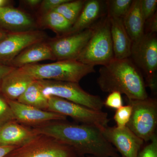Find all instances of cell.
Returning a JSON list of instances; mask_svg holds the SVG:
<instances>
[{
  "mask_svg": "<svg viewBox=\"0 0 157 157\" xmlns=\"http://www.w3.org/2000/svg\"><path fill=\"white\" fill-rule=\"evenodd\" d=\"M33 128L37 134L49 136L70 147L78 157H120L104 137L102 130L94 126L59 121Z\"/></svg>",
  "mask_w": 157,
  "mask_h": 157,
  "instance_id": "obj_1",
  "label": "cell"
},
{
  "mask_svg": "<svg viewBox=\"0 0 157 157\" xmlns=\"http://www.w3.org/2000/svg\"><path fill=\"white\" fill-rule=\"evenodd\" d=\"M97 83L102 91H118L125 95L128 100H143L148 98L141 71L130 58H114L101 66Z\"/></svg>",
  "mask_w": 157,
  "mask_h": 157,
  "instance_id": "obj_2",
  "label": "cell"
},
{
  "mask_svg": "<svg viewBox=\"0 0 157 157\" xmlns=\"http://www.w3.org/2000/svg\"><path fill=\"white\" fill-rule=\"evenodd\" d=\"M20 68L34 80H49L78 83L85 76L95 72L94 67L75 59L34 64Z\"/></svg>",
  "mask_w": 157,
  "mask_h": 157,
  "instance_id": "obj_3",
  "label": "cell"
},
{
  "mask_svg": "<svg viewBox=\"0 0 157 157\" xmlns=\"http://www.w3.org/2000/svg\"><path fill=\"white\" fill-rule=\"evenodd\" d=\"M114 58L109 17L107 15L94 26V32L76 60L95 67L108 63Z\"/></svg>",
  "mask_w": 157,
  "mask_h": 157,
  "instance_id": "obj_4",
  "label": "cell"
},
{
  "mask_svg": "<svg viewBox=\"0 0 157 157\" xmlns=\"http://www.w3.org/2000/svg\"><path fill=\"white\" fill-rule=\"evenodd\" d=\"M43 95L48 99L58 97L96 110H102L104 101L99 96L91 94L82 88L78 83L49 80H37Z\"/></svg>",
  "mask_w": 157,
  "mask_h": 157,
  "instance_id": "obj_5",
  "label": "cell"
},
{
  "mask_svg": "<svg viewBox=\"0 0 157 157\" xmlns=\"http://www.w3.org/2000/svg\"><path fill=\"white\" fill-rule=\"evenodd\" d=\"M130 58L145 75L146 85L152 91L157 89V34L144 33L132 42Z\"/></svg>",
  "mask_w": 157,
  "mask_h": 157,
  "instance_id": "obj_6",
  "label": "cell"
},
{
  "mask_svg": "<svg viewBox=\"0 0 157 157\" xmlns=\"http://www.w3.org/2000/svg\"><path fill=\"white\" fill-rule=\"evenodd\" d=\"M132 107L130 120L126 126L145 142L155 135L157 125V101L147 98L143 100H128Z\"/></svg>",
  "mask_w": 157,
  "mask_h": 157,
  "instance_id": "obj_7",
  "label": "cell"
},
{
  "mask_svg": "<svg viewBox=\"0 0 157 157\" xmlns=\"http://www.w3.org/2000/svg\"><path fill=\"white\" fill-rule=\"evenodd\" d=\"M48 111L70 117L81 124L98 127L102 130L109 122L107 113L96 110L58 97L48 99Z\"/></svg>",
  "mask_w": 157,
  "mask_h": 157,
  "instance_id": "obj_8",
  "label": "cell"
},
{
  "mask_svg": "<svg viewBox=\"0 0 157 157\" xmlns=\"http://www.w3.org/2000/svg\"><path fill=\"white\" fill-rule=\"evenodd\" d=\"M6 157H78L75 152L52 137L39 134Z\"/></svg>",
  "mask_w": 157,
  "mask_h": 157,
  "instance_id": "obj_9",
  "label": "cell"
},
{
  "mask_svg": "<svg viewBox=\"0 0 157 157\" xmlns=\"http://www.w3.org/2000/svg\"><path fill=\"white\" fill-rule=\"evenodd\" d=\"M46 38L45 33L37 29L9 33L0 42V63L9 65L23 51Z\"/></svg>",
  "mask_w": 157,
  "mask_h": 157,
  "instance_id": "obj_10",
  "label": "cell"
},
{
  "mask_svg": "<svg viewBox=\"0 0 157 157\" xmlns=\"http://www.w3.org/2000/svg\"><path fill=\"white\" fill-rule=\"evenodd\" d=\"M94 32V26L74 33L54 38L48 43L57 61L76 60L87 44Z\"/></svg>",
  "mask_w": 157,
  "mask_h": 157,
  "instance_id": "obj_11",
  "label": "cell"
},
{
  "mask_svg": "<svg viewBox=\"0 0 157 157\" xmlns=\"http://www.w3.org/2000/svg\"><path fill=\"white\" fill-rule=\"evenodd\" d=\"M106 140L111 144L121 157H137L144 140L135 135L128 127L107 126L102 130Z\"/></svg>",
  "mask_w": 157,
  "mask_h": 157,
  "instance_id": "obj_12",
  "label": "cell"
},
{
  "mask_svg": "<svg viewBox=\"0 0 157 157\" xmlns=\"http://www.w3.org/2000/svg\"><path fill=\"white\" fill-rule=\"evenodd\" d=\"M7 101L15 121L27 126L34 128L51 122L67 120V117L56 113L35 108L16 101Z\"/></svg>",
  "mask_w": 157,
  "mask_h": 157,
  "instance_id": "obj_13",
  "label": "cell"
},
{
  "mask_svg": "<svg viewBox=\"0 0 157 157\" xmlns=\"http://www.w3.org/2000/svg\"><path fill=\"white\" fill-rule=\"evenodd\" d=\"M38 23L30 14L10 6L0 8V28L9 33L37 29Z\"/></svg>",
  "mask_w": 157,
  "mask_h": 157,
  "instance_id": "obj_14",
  "label": "cell"
},
{
  "mask_svg": "<svg viewBox=\"0 0 157 157\" xmlns=\"http://www.w3.org/2000/svg\"><path fill=\"white\" fill-rule=\"evenodd\" d=\"M38 135L33 128L12 121L0 127V146L19 147Z\"/></svg>",
  "mask_w": 157,
  "mask_h": 157,
  "instance_id": "obj_15",
  "label": "cell"
},
{
  "mask_svg": "<svg viewBox=\"0 0 157 157\" xmlns=\"http://www.w3.org/2000/svg\"><path fill=\"white\" fill-rule=\"evenodd\" d=\"M34 80L20 68H14L3 78L0 93L7 100L17 101Z\"/></svg>",
  "mask_w": 157,
  "mask_h": 157,
  "instance_id": "obj_16",
  "label": "cell"
},
{
  "mask_svg": "<svg viewBox=\"0 0 157 157\" xmlns=\"http://www.w3.org/2000/svg\"><path fill=\"white\" fill-rule=\"evenodd\" d=\"M109 17L114 59L129 58L131 55L132 41L125 28L123 18Z\"/></svg>",
  "mask_w": 157,
  "mask_h": 157,
  "instance_id": "obj_17",
  "label": "cell"
},
{
  "mask_svg": "<svg viewBox=\"0 0 157 157\" xmlns=\"http://www.w3.org/2000/svg\"><path fill=\"white\" fill-rule=\"evenodd\" d=\"M46 60H56L48 42L43 41L26 48L14 57L8 65L19 68Z\"/></svg>",
  "mask_w": 157,
  "mask_h": 157,
  "instance_id": "obj_18",
  "label": "cell"
},
{
  "mask_svg": "<svg viewBox=\"0 0 157 157\" xmlns=\"http://www.w3.org/2000/svg\"><path fill=\"white\" fill-rule=\"evenodd\" d=\"M105 5L106 2L99 0L86 1L79 16L68 34L78 33L92 28L96 21L103 15Z\"/></svg>",
  "mask_w": 157,
  "mask_h": 157,
  "instance_id": "obj_19",
  "label": "cell"
},
{
  "mask_svg": "<svg viewBox=\"0 0 157 157\" xmlns=\"http://www.w3.org/2000/svg\"><path fill=\"white\" fill-rule=\"evenodd\" d=\"M140 0H135L125 16L123 18L124 25L132 42L140 39L144 34L145 21L140 8Z\"/></svg>",
  "mask_w": 157,
  "mask_h": 157,
  "instance_id": "obj_20",
  "label": "cell"
},
{
  "mask_svg": "<svg viewBox=\"0 0 157 157\" xmlns=\"http://www.w3.org/2000/svg\"><path fill=\"white\" fill-rule=\"evenodd\" d=\"M38 23L42 27L50 29L59 36L69 33L73 25L63 15L55 11L42 14Z\"/></svg>",
  "mask_w": 157,
  "mask_h": 157,
  "instance_id": "obj_21",
  "label": "cell"
},
{
  "mask_svg": "<svg viewBox=\"0 0 157 157\" xmlns=\"http://www.w3.org/2000/svg\"><path fill=\"white\" fill-rule=\"evenodd\" d=\"M16 101L35 108L48 110V99L43 95L42 88L37 80L31 83Z\"/></svg>",
  "mask_w": 157,
  "mask_h": 157,
  "instance_id": "obj_22",
  "label": "cell"
},
{
  "mask_svg": "<svg viewBox=\"0 0 157 157\" xmlns=\"http://www.w3.org/2000/svg\"><path fill=\"white\" fill-rule=\"evenodd\" d=\"M86 2L84 0H68L54 11L61 14L73 25L79 16Z\"/></svg>",
  "mask_w": 157,
  "mask_h": 157,
  "instance_id": "obj_23",
  "label": "cell"
},
{
  "mask_svg": "<svg viewBox=\"0 0 157 157\" xmlns=\"http://www.w3.org/2000/svg\"><path fill=\"white\" fill-rule=\"evenodd\" d=\"M132 0H109L106 1L108 17L123 18L131 8Z\"/></svg>",
  "mask_w": 157,
  "mask_h": 157,
  "instance_id": "obj_24",
  "label": "cell"
},
{
  "mask_svg": "<svg viewBox=\"0 0 157 157\" xmlns=\"http://www.w3.org/2000/svg\"><path fill=\"white\" fill-rule=\"evenodd\" d=\"M15 121L14 113L8 101L0 93V127Z\"/></svg>",
  "mask_w": 157,
  "mask_h": 157,
  "instance_id": "obj_25",
  "label": "cell"
},
{
  "mask_svg": "<svg viewBox=\"0 0 157 157\" xmlns=\"http://www.w3.org/2000/svg\"><path fill=\"white\" fill-rule=\"evenodd\" d=\"M132 107L130 104L123 106L117 109L114 118L117 127L122 128L126 126L132 115Z\"/></svg>",
  "mask_w": 157,
  "mask_h": 157,
  "instance_id": "obj_26",
  "label": "cell"
},
{
  "mask_svg": "<svg viewBox=\"0 0 157 157\" xmlns=\"http://www.w3.org/2000/svg\"><path fill=\"white\" fill-rule=\"evenodd\" d=\"M157 7V0H140V11L144 21L156 13Z\"/></svg>",
  "mask_w": 157,
  "mask_h": 157,
  "instance_id": "obj_27",
  "label": "cell"
},
{
  "mask_svg": "<svg viewBox=\"0 0 157 157\" xmlns=\"http://www.w3.org/2000/svg\"><path fill=\"white\" fill-rule=\"evenodd\" d=\"M150 142L141 149L137 157H157V137L155 135Z\"/></svg>",
  "mask_w": 157,
  "mask_h": 157,
  "instance_id": "obj_28",
  "label": "cell"
},
{
  "mask_svg": "<svg viewBox=\"0 0 157 157\" xmlns=\"http://www.w3.org/2000/svg\"><path fill=\"white\" fill-rule=\"evenodd\" d=\"M104 105L106 107L117 109L123 106V99L121 94L118 91L109 93L106 100L104 101Z\"/></svg>",
  "mask_w": 157,
  "mask_h": 157,
  "instance_id": "obj_29",
  "label": "cell"
},
{
  "mask_svg": "<svg viewBox=\"0 0 157 157\" xmlns=\"http://www.w3.org/2000/svg\"><path fill=\"white\" fill-rule=\"evenodd\" d=\"M68 0H43L42 1L39 9L42 14L54 11L57 7L63 3L66 2Z\"/></svg>",
  "mask_w": 157,
  "mask_h": 157,
  "instance_id": "obj_30",
  "label": "cell"
},
{
  "mask_svg": "<svg viewBox=\"0 0 157 157\" xmlns=\"http://www.w3.org/2000/svg\"><path fill=\"white\" fill-rule=\"evenodd\" d=\"M157 12L150 18L147 20L144 25V33L157 34Z\"/></svg>",
  "mask_w": 157,
  "mask_h": 157,
  "instance_id": "obj_31",
  "label": "cell"
},
{
  "mask_svg": "<svg viewBox=\"0 0 157 157\" xmlns=\"http://www.w3.org/2000/svg\"><path fill=\"white\" fill-rule=\"evenodd\" d=\"M15 68L9 66V65L4 64L0 63V87H1V82L2 79L5 76L10 73L11 71L14 70Z\"/></svg>",
  "mask_w": 157,
  "mask_h": 157,
  "instance_id": "obj_32",
  "label": "cell"
},
{
  "mask_svg": "<svg viewBox=\"0 0 157 157\" xmlns=\"http://www.w3.org/2000/svg\"><path fill=\"white\" fill-rule=\"evenodd\" d=\"M23 3L25 6L31 9H35L39 7L42 1L41 0H25L23 1Z\"/></svg>",
  "mask_w": 157,
  "mask_h": 157,
  "instance_id": "obj_33",
  "label": "cell"
},
{
  "mask_svg": "<svg viewBox=\"0 0 157 157\" xmlns=\"http://www.w3.org/2000/svg\"><path fill=\"white\" fill-rule=\"evenodd\" d=\"M17 148L14 147L0 146V157H6L11 151Z\"/></svg>",
  "mask_w": 157,
  "mask_h": 157,
  "instance_id": "obj_34",
  "label": "cell"
},
{
  "mask_svg": "<svg viewBox=\"0 0 157 157\" xmlns=\"http://www.w3.org/2000/svg\"><path fill=\"white\" fill-rule=\"evenodd\" d=\"M9 33L0 28V42Z\"/></svg>",
  "mask_w": 157,
  "mask_h": 157,
  "instance_id": "obj_35",
  "label": "cell"
},
{
  "mask_svg": "<svg viewBox=\"0 0 157 157\" xmlns=\"http://www.w3.org/2000/svg\"><path fill=\"white\" fill-rule=\"evenodd\" d=\"M11 1L8 0H0V8L9 6V3Z\"/></svg>",
  "mask_w": 157,
  "mask_h": 157,
  "instance_id": "obj_36",
  "label": "cell"
},
{
  "mask_svg": "<svg viewBox=\"0 0 157 157\" xmlns=\"http://www.w3.org/2000/svg\"><path fill=\"white\" fill-rule=\"evenodd\" d=\"M86 157H96L93 156H87Z\"/></svg>",
  "mask_w": 157,
  "mask_h": 157,
  "instance_id": "obj_37",
  "label": "cell"
},
{
  "mask_svg": "<svg viewBox=\"0 0 157 157\" xmlns=\"http://www.w3.org/2000/svg\"></svg>",
  "mask_w": 157,
  "mask_h": 157,
  "instance_id": "obj_38",
  "label": "cell"
}]
</instances>
